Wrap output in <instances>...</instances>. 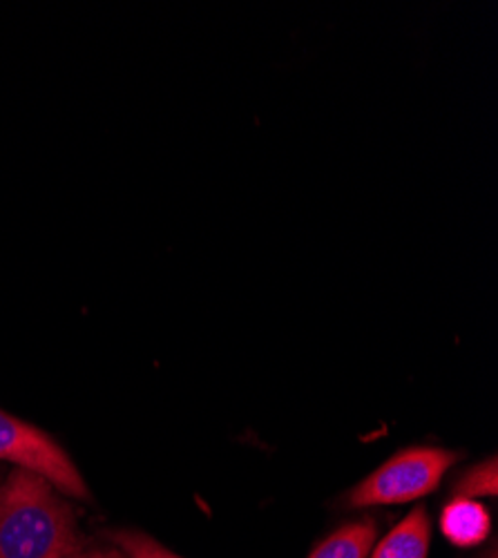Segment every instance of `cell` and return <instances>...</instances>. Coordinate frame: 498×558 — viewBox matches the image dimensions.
Segmentation results:
<instances>
[{
  "label": "cell",
  "mask_w": 498,
  "mask_h": 558,
  "mask_svg": "<svg viewBox=\"0 0 498 558\" xmlns=\"http://www.w3.org/2000/svg\"><path fill=\"white\" fill-rule=\"evenodd\" d=\"M376 536L378 530L374 521H357L325 538L308 554V558H369Z\"/></svg>",
  "instance_id": "cell-6"
},
{
  "label": "cell",
  "mask_w": 498,
  "mask_h": 558,
  "mask_svg": "<svg viewBox=\"0 0 498 558\" xmlns=\"http://www.w3.org/2000/svg\"><path fill=\"white\" fill-rule=\"evenodd\" d=\"M489 511L474 498L457 496L440 514V530L449 543L459 547H474L489 536Z\"/></svg>",
  "instance_id": "cell-5"
},
{
  "label": "cell",
  "mask_w": 498,
  "mask_h": 558,
  "mask_svg": "<svg viewBox=\"0 0 498 558\" xmlns=\"http://www.w3.org/2000/svg\"><path fill=\"white\" fill-rule=\"evenodd\" d=\"M65 558H127V554L117 545H112V547H83Z\"/></svg>",
  "instance_id": "cell-9"
},
{
  "label": "cell",
  "mask_w": 498,
  "mask_h": 558,
  "mask_svg": "<svg viewBox=\"0 0 498 558\" xmlns=\"http://www.w3.org/2000/svg\"><path fill=\"white\" fill-rule=\"evenodd\" d=\"M0 460L14 462L19 470L42 476L61 494L87 500V485L76 464L48 434L0 411Z\"/></svg>",
  "instance_id": "cell-3"
},
{
  "label": "cell",
  "mask_w": 498,
  "mask_h": 558,
  "mask_svg": "<svg viewBox=\"0 0 498 558\" xmlns=\"http://www.w3.org/2000/svg\"><path fill=\"white\" fill-rule=\"evenodd\" d=\"M459 460L457 451L412 447L391 456L349 494L351 507H385L418 500L432 494Z\"/></svg>",
  "instance_id": "cell-2"
},
{
  "label": "cell",
  "mask_w": 498,
  "mask_h": 558,
  "mask_svg": "<svg viewBox=\"0 0 498 558\" xmlns=\"http://www.w3.org/2000/svg\"><path fill=\"white\" fill-rule=\"evenodd\" d=\"M483 558H498V554H496V545H491L489 554H487V556H483Z\"/></svg>",
  "instance_id": "cell-10"
},
{
  "label": "cell",
  "mask_w": 498,
  "mask_h": 558,
  "mask_svg": "<svg viewBox=\"0 0 498 558\" xmlns=\"http://www.w3.org/2000/svg\"><path fill=\"white\" fill-rule=\"evenodd\" d=\"M432 541V523L425 507H416L406 514L378 545L369 558H427Z\"/></svg>",
  "instance_id": "cell-4"
},
{
  "label": "cell",
  "mask_w": 498,
  "mask_h": 558,
  "mask_svg": "<svg viewBox=\"0 0 498 558\" xmlns=\"http://www.w3.org/2000/svg\"><path fill=\"white\" fill-rule=\"evenodd\" d=\"M110 541L127 554V558H181L166 549L159 541L144 532H132V530H119L110 534Z\"/></svg>",
  "instance_id": "cell-8"
},
{
  "label": "cell",
  "mask_w": 498,
  "mask_h": 558,
  "mask_svg": "<svg viewBox=\"0 0 498 558\" xmlns=\"http://www.w3.org/2000/svg\"><path fill=\"white\" fill-rule=\"evenodd\" d=\"M83 547L87 541L61 492L16 468L0 485V558H65Z\"/></svg>",
  "instance_id": "cell-1"
},
{
  "label": "cell",
  "mask_w": 498,
  "mask_h": 558,
  "mask_svg": "<svg viewBox=\"0 0 498 558\" xmlns=\"http://www.w3.org/2000/svg\"><path fill=\"white\" fill-rule=\"evenodd\" d=\"M496 458H487L474 468H470L459 481H457V496L463 498H483V496H496L498 494V481H496Z\"/></svg>",
  "instance_id": "cell-7"
}]
</instances>
